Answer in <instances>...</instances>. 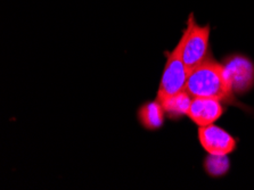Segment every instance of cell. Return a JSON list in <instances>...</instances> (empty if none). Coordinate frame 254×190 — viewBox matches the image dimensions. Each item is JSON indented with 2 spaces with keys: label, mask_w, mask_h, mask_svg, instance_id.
<instances>
[{
  "label": "cell",
  "mask_w": 254,
  "mask_h": 190,
  "mask_svg": "<svg viewBox=\"0 0 254 190\" xmlns=\"http://www.w3.org/2000/svg\"><path fill=\"white\" fill-rule=\"evenodd\" d=\"M204 168L205 171L212 177L224 176L229 170V161L227 155H212L205 158L204 162Z\"/></svg>",
  "instance_id": "9c48e42d"
},
{
  "label": "cell",
  "mask_w": 254,
  "mask_h": 190,
  "mask_svg": "<svg viewBox=\"0 0 254 190\" xmlns=\"http://www.w3.org/2000/svg\"><path fill=\"white\" fill-rule=\"evenodd\" d=\"M191 97H204L218 100H229L233 97V88L227 79L224 65L207 60L195 67L187 76L186 89Z\"/></svg>",
  "instance_id": "6da1fadb"
},
{
  "label": "cell",
  "mask_w": 254,
  "mask_h": 190,
  "mask_svg": "<svg viewBox=\"0 0 254 190\" xmlns=\"http://www.w3.org/2000/svg\"><path fill=\"white\" fill-rule=\"evenodd\" d=\"M191 99H193L191 96L186 90H184L176 95L167 97L160 103L162 104L165 114L172 119H178L180 116L188 114Z\"/></svg>",
  "instance_id": "ba28073f"
},
{
  "label": "cell",
  "mask_w": 254,
  "mask_h": 190,
  "mask_svg": "<svg viewBox=\"0 0 254 190\" xmlns=\"http://www.w3.org/2000/svg\"><path fill=\"white\" fill-rule=\"evenodd\" d=\"M185 40H186V34L183 32V36L176 48L172 52L168 53L167 64L164 66V72L160 82L159 91H157L156 99L159 102L186 89L188 72L183 61Z\"/></svg>",
  "instance_id": "3957f363"
},
{
  "label": "cell",
  "mask_w": 254,
  "mask_h": 190,
  "mask_svg": "<svg viewBox=\"0 0 254 190\" xmlns=\"http://www.w3.org/2000/svg\"><path fill=\"white\" fill-rule=\"evenodd\" d=\"M165 112L159 100L148 102L141 105L138 110V120L142 127L147 130H157L163 126Z\"/></svg>",
  "instance_id": "52a82bcc"
},
{
  "label": "cell",
  "mask_w": 254,
  "mask_h": 190,
  "mask_svg": "<svg viewBox=\"0 0 254 190\" xmlns=\"http://www.w3.org/2000/svg\"><path fill=\"white\" fill-rule=\"evenodd\" d=\"M198 139L207 154L228 155L236 149L234 137L214 124L199 127Z\"/></svg>",
  "instance_id": "277c9868"
},
{
  "label": "cell",
  "mask_w": 254,
  "mask_h": 190,
  "mask_svg": "<svg viewBox=\"0 0 254 190\" xmlns=\"http://www.w3.org/2000/svg\"><path fill=\"white\" fill-rule=\"evenodd\" d=\"M227 79L234 91L244 92L254 83V66L248 58L233 56L224 64Z\"/></svg>",
  "instance_id": "5b68a950"
},
{
  "label": "cell",
  "mask_w": 254,
  "mask_h": 190,
  "mask_svg": "<svg viewBox=\"0 0 254 190\" xmlns=\"http://www.w3.org/2000/svg\"><path fill=\"white\" fill-rule=\"evenodd\" d=\"M184 32L186 34V40L183 49V61L190 74L195 67L209 60L210 26L198 25L195 21L194 14L191 13L188 16L187 26Z\"/></svg>",
  "instance_id": "7a4b0ae2"
},
{
  "label": "cell",
  "mask_w": 254,
  "mask_h": 190,
  "mask_svg": "<svg viewBox=\"0 0 254 190\" xmlns=\"http://www.w3.org/2000/svg\"><path fill=\"white\" fill-rule=\"evenodd\" d=\"M224 113L220 100L214 98L194 97L191 99L187 116L198 127L213 124Z\"/></svg>",
  "instance_id": "8992f818"
}]
</instances>
